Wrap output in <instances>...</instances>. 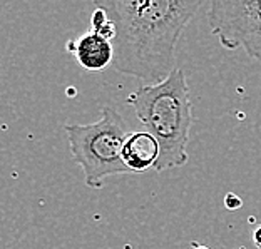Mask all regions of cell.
<instances>
[{
    "mask_svg": "<svg viewBox=\"0 0 261 249\" xmlns=\"http://www.w3.org/2000/svg\"><path fill=\"white\" fill-rule=\"evenodd\" d=\"M116 25L112 40L117 72L154 86L176 69V45L201 0H97Z\"/></svg>",
    "mask_w": 261,
    "mask_h": 249,
    "instance_id": "1",
    "label": "cell"
},
{
    "mask_svg": "<svg viewBox=\"0 0 261 249\" xmlns=\"http://www.w3.org/2000/svg\"><path fill=\"white\" fill-rule=\"evenodd\" d=\"M136 117L159 144L154 171L181 168L188 162V142L194 116L186 74L174 69L163 82L142 86L127 97Z\"/></svg>",
    "mask_w": 261,
    "mask_h": 249,
    "instance_id": "2",
    "label": "cell"
},
{
    "mask_svg": "<svg viewBox=\"0 0 261 249\" xmlns=\"http://www.w3.org/2000/svg\"><path fill=\"white\" fill-rule=\"evenodd\" d=\"M64 129L74 161L82 168L87 187L99 189L108 177L127 173L122 162L127 127L114 107H102L99 121L92 124H65Z\"/></svg>",
    "mask_w": 261,
    "mask_h": 249,
    "instance_id": "3",
    "label": "cell"
},
{
    "mask_svg": "<svg viewBox=\"0 0 261 249\" xmlns=\"http://www.w3.org/2000/svg\"><path fill=\"white\" fill-rule=\"evenodd\" d=\"M207 22L224 49L241 47L261 62V0H215Z\"/></svg>",
    "mask_w": 261,
    "mask_h": 249,
    "instance_id": "4",
    "label": "cell"
},
{
    "mask_svg": "<svg viewBox=\"0 0 261 249\" xmlns=\"http://www.w3.org/2000/svg\"><path fill=\"white\" fill-rule=\"evenodd\" d=\"M65 49L75 57V61L79 62L81 67L91 70V72L106 70L114 61L112 42L99 37L92 31L82 34L77 39L69 40L65 44Z\"/></svg>",
    "mask_w": 261,
    "mask_h": 249,
    "instance_id": "5",
    "label": "cell"
},
{
    "mask_svg": "<svg viewBox=\"0 0 261 249\" xmlns=\"http://www.w3.org/2000/svg\"><path fill=\"white\" fill-rule=\"evenodd\" d=\"M159 159V144L149 132H133L127 134L122 146V162L127 171L144 173L154 169Z\"/></svg>",
    "mask_w": 261,
    "mask_h": 249,
    "instance_id": "6",
    "label": "cell"
},
{
    "mask_svg": "<svg viewBox=\"0 0 261 249\" xmlns=\"http://www.w3.org/2000/svg\"><path fill=\"white\" fill-rule=\"evenodd\" d=\"M224 206H226L229 211H234V209H240V207L243 206V201H241L240 196H236L233 192H228L226 196H224Z\"/></svg>",
    "mask_w": 261,
    "mask_h": 249,
    "instance_id": "7",
    "label": "cell"
},
{
    "mask_svg": "<svg viewBox=\"0 0 261 249\" xmlns=\"http://www.w3.org/2000/svg\"><path fill=\"white\" fill-rule=\"evenodd\" d=\"M253 239H254V244H256V246L261 249V226H258L256 229H254V233H253Z\"/></svg>",
    "mask_w": 261,
    "mask_h": 249,
    "instance_id": "8",
    "label": "cell"
},
{
    "mask_svg": "<svg viewBox=\"0 0 261 249\" xmlns=\"http://www.w3.org/2000/svg\"><path fill=\"white\" fill-rule=\"evenodd\" d=\"M193 249H210L207 246H203V244H196V242H193Z\"/></svg>",
    "mask_w": 261,
    "mask_h": 249,
    "instance_id": "9",
    "label": "cell"
}]
</instances>
